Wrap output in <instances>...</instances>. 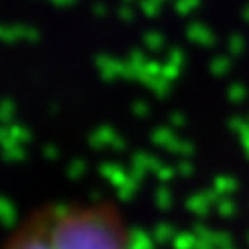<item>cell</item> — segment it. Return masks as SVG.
Instances as JSON below:
<instances>
[{"instance_id":"cell-1","label":"cell","mask_w":249,"mask_h":249,"mask_svg":"<svg viewBox=\"0 0 249 249\" xmlns=\"http://www.w3.org/2000/svg\"><path fill=\"white\" fill-rule=\"evenodd\" d=\"M0 249H135V237L108 204L52 201L23 216Z\"/></svg>"}]
</instances>
